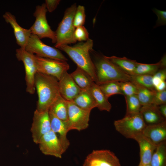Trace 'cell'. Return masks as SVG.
<instances>
[{"mask_svg": "<svg viewBox=\"0 0 166 166\" xmlns=\"http://www.w3.org/2000/svg\"><path fill=\"white\" fill-rule=\"evenodd\" d=\"M34 86L38 98L35 110L40 112L48 110L60 95L58 80L52 76L37 72L35 77Z\"/></svg>", "mask_w": 166, "mask_h": 166, "instance_id": "1", "label": "cell"}, {"mask_svg": "<svg viewBox=\"0 0 166 166\" xmlns=\"http://www.w3.org/2000/svg\"><path fill=\"white\" fill-rule=\"evenodd\" d=\"M93 40L89 38L85 42H80L73 46L64 45L58 49L65 52L77 67L86 72L96 83L95 68L89 55V52L93 50Z\"/></svg>", "mask_w": 166, "mask_h": 166, "instance_id": "2", "label": "cell"}, {"mask_svg": "<svg viewBox=\"0 0 166 166\" xmlns=\"http://www.w3.org/2000/svg\"><path fill=\"white\" fill-rule=\"evenodd\" d=\"M98 85L112 81H130V76L126 74L108 60L104 55H97L95 62Z\"/></svg>", "mask_w": 166, "mask_h": 166, "instance_id": "3", "label": "cell"}, {"mask_svg": "<svg viewBox=\"0 0 166 166\" xmlns=\"http://www.w3.org/2000/svg\"><path fill=\"white\" fill-rule=\"evenodd\" d=\"M77 7L76 4L74 3L66 9L62 19L55 31V48L58 49L63 45L76 42L74 36L75 28L73 25V20Z\"/></svg>", "mask_w": 166, "mask_h": 166, "instance_id": "4", "label": "cell"}, {"mask_svg": "<svg viewBox=\"0 0 166 166\" xmlns=\"http://www.w3.org/2000/svg\"><path fill=\"white\" fill-rule=\"evenodd\" d=\"M116 130L125 137L133 139L142 133L146 124L140 112L126 114L122 119L114 122Z\"/></svg>", "mask_w": 166, "mask_h": 166, "instance_id": "5", "label": "cell"}, {"mask_svg": "<svg viewBox=\"0 0 166 166\" xmlns=\"http://www.w3.org/2000/svg\"><path fill=\"white\" fill-rule=\"evenodd\" d=\"M47 11L45 3L41 6H37L33 14L35 20L30 29L32 34L37 36L40 39L49 38L53 43L55 44L56 41L55 32L52 30L48 24L46 18Z\"/></svg>", "mask_w": 166, "mask_h": 166, "instance_id": "6", "label": "cell"}, {"mask_svg": "<svg viewBox=\"0 0 166 166\" xmlns=\"http://www.w3.org/2000/svg\"><path fill=\"white\" fill-rule=\"evenodd\" d=\"M28 52L41 57L66 61L67 59L57 48L43 42L37 36L31 34L25 48Z\"/></svg>", "mask_w": 166, "mask_h": 166, "instance_id": "7", "label": "cell"}, {"mask_svg": "<svg viewBox=\"0 0 166 166\" xmlns=\"http://www.w3.org/2000/svg\"><path fill=\"white\" fill-rule=\"evenodd\" d=\"M16 56L18 61L22 62L25 72V81L26 92L33 94L35 92L34 80L37 72L35 55L31 53L25 49H17L16 51Z\"/></svg>", "mask_w": 166, "mask_h": 166, "instance_id": "8", "label": "cell"}, {"mask_svg": "<svg viewBox=\"0 0 166 166\" xmlns=\"http://www.w3.org/2000/svg\"><path fill=\"white\" fill-rule=\"evenodd\" d=\"M35 57L37 72L52 76L58 81L69 68L66 61L41 57L35 55Z\"/></svg>", "mask_w": 166, "mask_h": 166, "instance_id": "9", "label": "cell"}, {"mask_svg": "<svg viewBox=\"0 0 166 166\" xmlns=\"http://www.w3.org/2000/svg\"><path fill=\"white\" fill-rule=\"evenodd\" d=\"M68 120L66 123L68 131L73 129L80 131L87 128L91 111L80 108L72 101H68Z\"/></svg>", "mask_w": 166, "mask_h": 166, "instance_id": "10", "label": "cell"}, {"mask_svg": "<svg viewBox=\"0 0 166 166\" xmlns=\"http://www.w3.org/2000/svg\"><path fill=\"white\" fill-rule=\"evenodd\" d=\"M83 166H121L119 159L109 150H93L86 157Z\"/></svg>", "mask_w": 166, "mask_h": 166, "instance_id": "11", "label": "cell"}, {"mask_svg": "<svg viewBox=\"0 0 166 166\" xmlns=\"http://www.w3.org/2000/svg\"><path fill=\"white\" fill-rule=\"evenodd\" d=\"M33 122L31 128L34 142L38 144L41 138L51 130L49 110L34 113Z\"/></svg>", "mask_w": 166, "mask_h": 166, "instance_id": "12", "label": "cell"}, {"mask_svg": "<svg viewBox=\"0 0 166 166\" xmlns=\"http://www.w3.org/2000/svg\"><path fill=\"white\" fill-rule=\"evenodd\" d=\"M38 144L40 150L45 155L61 158L64 152L59 140L52 130L42 136Z\"/></svg>", "mask_w": 166, "mask_h": 166, "instance_id": "13", "label": "cell"}, {"mask_svg": "<svg viewBox=\"0 0 166 166\" xmlns=\"http://www.w3.org/2000/svg\"><path fill=\"white\" fill-rule=\"evenodd\" d=\"M58 86L60 95L68 101H72L81 90L67 71L58 81Z\"/></svg>", "mask_w": 166, "mask_h": 166, "instance_id": "14", "label": "cell"}, {"mask_svg": "<svg viewBox=\"0 0 166 166\" xmlns=\"http://www.w3.org/2000/svg\"><path fill=\"white\" fill-rule=\"evenodd\" d=\"M133 139L137 142L139 146L140 163L143 166L150 164L157 144L154 143L142 133L137 135Z\"/></svg>", "mask_w": 166, "mask_h": 166, "instance_id": "15", "label": "cell"}, {"mask_svg": "<svg viewBox=\"0 0 166 166\" xmlns=\"http://www.w3.org/2000/svg\"><path fill=\"white\" fill-rule=\"evenodd\" d=\"M3 17L6 22L10 24L13 28L16 43L20 48L25 49L28 40L31 35L30 29L20 26L17 22L15 17L9 12H6Z\"/></svg>", "mask_w": 166, "mask_h": 166, "instance_id": "16", "label": "cell"}, {"mask_svg": "<svg viewBox=\"0 0 166 166\" xmlns=\"http://www.w3.org/2000/svg\"><path fill=\"white\" fill-rule=\"evenodd\" d=\"M51 130L56 135L61 144L64 152L69 148L70 142L67 137L68 131L66 122L57 118L49 110Z\"/></svg>", "mask_w": 166, "mask_h": 166, "instance_id": "17", "label": "cell"}, {"mask_svg": "<svg viewBox=\"0 0 166 166\" xmlns=\"http://www.w3.org/2000/svg\"><path fill=\"white\" fill-rule=\"evenodd\" d=\"M143 134L156 144L166 140V121L158 124L146 125Z\"/></svg>", "mask_w": 166, "mask_h": 166, "instance_id": "18", "label": "cell"}, {"mask_svg": "<svg viewBox=\"0 0 166 166\" xmlns=\"http://www.w3.org/2000/svg\"><path fill=\"white\" fill-rule=\"evenodd\" d=\"M140 112L146 125L158 124L166 120L160 113L157 106L153 104L142 106Z\"/></svg>", "mask_w": 166, "mask_h": 166, "instance_id": "19", "label": "cell"}, {"mask_svg": "<svg viewBox=\"0 0 166 166\" xmlns=\"http://www.w3.org/2000/svg\"><path fill=\"white\" fill-rule=\"evenodd\" d=\"M106 57L118 68L126 74L131 76L134 74V72L138 63L135 60L126 57H119L113 56H105Z\"/></svg>", "mask_w": 166, "mask_h": 166, "instance_id": "20", "label": "cell"}, {"mask_svg": "<svg viewBox=\"0 0 166 166\" xmlns=\"http://www.w3.org/2000/svg\"><path fill=\"white\" fill-rule=\"evenodd\" d=\"M72 101L78 107L85 110L91 111L97 107V103L88 90H81Z\"/></svg>", "mask_w": 166, "mask_h": 166, "instance_id": "21", "label": "cell"}, {"mask_svg": "<svg viewBox=\"0 0 166 166\" xmlns=\"http://www.w3.org/2000/svg\"><path fill=\"white\" fill-rule=\"evenodd\" d=\"M166 67V57L165 55L159 62L156 63L147 64L138 62L134 72V74L153 76L159 69L165 68Z\"/></svg>", "mask_w": 166, "mask_h": 166, "instance_id": "22", "label": "cell"}, {"mask_svg": "<svg viewBox=\"0 0 166 166\" xmlns=\"http://www.w3.org/2000/svg\"><path fill=\"white\" fill-rule=\"evenodd\" d=\"M49 110L63 121L68 120V101L60 95L51 105Z\"/></svg>", "mask_w": 166, "mask_h": 166, "instance_id": "23", "label": "cell"}, {"mask_svg": "<svg viewBox=\"0 0 166 166\" xmlns=\"http://www.w3.org/2000/svg\"><path fill=\"white\" fill-rule=\"evenodd\" d=\"M89 90L93 96L97 104V107L101 111L109 112L112 108L111 104L100 88L98 85L93 83Z\"/></svg>", "mask_w": 166, "mask_h": 166, "instance_id": "24", "label": "cell"}, {"mask_svg": "<svg viewBox=\"0 0 166 166\" xmlns=\"http://www.w3.org/2000/svg\"><path fill=\"white\" fill-rule=\"evenodd\" d=\"M70 74L81 90L89 89L95 82L88 74L78 67Z\"/></svg>", "mask_w": 166, "mask_h": 166, "instance_id": "25", "label": "cell"}, {"mask_svg": "<svg viewBox=\"0 0 166 166\" xmlns=\"http://www.w3.org/2000/svg\"><path fill=\"white\" fill-rule=\"evenodd\" d=\"M150 164L151 166H166V140L157 144Z\"/></svg>", "mask_w": 166, "mask_h": 166, "instance_id": "26", "label": "cell"}, {"mask_svg": "<svg viewBox=\"0 0 166 166\" xmlns=\"http://www.w3.org/2000/svg\"><path fill=\"white\" fill-rule=\"evenodd\" d=\"M136 86L137 89L136 95L142 106L152 104L156 91L143 87Z\"/></svg>", "mask_w": 166, "mask_h": 166, "instance_id": "27", "label": "cell"}, {"mask_svg": "<svg viewBox=\"0 0 166 166\" xmlns=\"http://www.w3.org/2000/svg\"><path fill=\"white\" fill-rule=\"evenodd\" d=\"M98 85L105 97L108 99L111 96L115 94L123 95L121 88L120 82L112 81Z\"/></svg>", "mask_w": 166, "mask_h": 166, "instance_id": "28", "label": "cell"}, {"mask_svg": "<svg viewBox=\"0 0 166 166\" xmlns=\"http://www.w3.org/2000/svg\"><path fill=\"white\" fill-rule=\"evenodd\" d=\"M152 76L134 74L130 76V81L135 85L155 90L152 82Z\"/></svg>", "mask_w": 166, "mask_h": 166, "instance_id": "29", "label": "cell"}, {"mask_svg": "<svg viewBox=\"0 0 166 166\" xmlns=\"http://www.w3.org/2000/svg\"><path fill=\"white\" fill-rule=\"evenodd\" d=\"M124 97L127 107L126 114L139 112L142 105L136 95Z\"/></svg>", "mask_w": 166, "mask_h": 166, "instance_id": "30", "label": "cell"}, {"mask_svg": "<svg viewBox=\"0 0 166 166\" xmlns=\"http://www.w3.org/2000/svg\"><path fill=\"white\" fill-rule=\"evenodd\" d=\"M85 17L84 7L81 5L77 6L73 20L74 27L83 26L85 23Z\"/></svg>", "mask_w": 166, "mask_h": 166, "instance_id": "31", "label": "cell"}, {"mask_svg": "<svg viewBox=\"0 0 166 166\" xmlns=\"http://www.w3.org/2000/svg\"><path fill=\"white\" fill-rule=\"evenodd\" d=\"M121 89L124 96L137 95V89L136 86L130 81L120 82Z\"/></svg>", "mask_w": 166, "mask_h": 166, "instance_id": "32", "label": "cell"}, {"mask_svg": "<svg viewBox=\"0 0 166 166\" xmlns=\"http://www.w3.org/2000/svg\"><path fill=\"white\" fill-rule=\"evenodd\" d=\"M74 36L76 41H86L89 38L88 32L83 26L75 28Z\"/></svg>", "mask_w": 166, "mask_h": 166, "instance_id": "33", "label": "cell"}, {"mask_svg": "<svg viewBox=\"0 0 166 166\" xmlns=\"http://www.w3.org/2000/svg\"><path fill=\"white\" fill-rule=\"evenodd\" d=\"M152 11L157 17V19L154 28L166 24V11L157 9L156 8Z\"/></svg>", "mask_w": 166, "mask_h": 166, "instance_id": "34", "label": "cell"}, {"mask_svg": "<svg viewBox=\"0 0 166 166\" xmlns=\"http://www.w3.org/2000/svg\"><path fill=\"white\" fill-rule=\"evenodd\" d=\"M166 104V89L162 91H156L152 104L156 106Z\"/></svg>", "mask_w": 166, "mask_h": 166, "instance_id": "35", "label": "cell"}, {"mask_svg": "<svg viewBox=\"0 0 166 166\" xmlns=\"http://www.w3.org/2000/svg\"><path fill=\"white\" fill-rule=\"evenodd\" d=\"M60 0H46L45 3L47 11L52 12L56 8L60 2Z\"/></svg>", "mask_w": 166, "mask_h": 166, "instance_id": "36", "label": "cell"}, {"mask_svg": "<svg viewBox=\"0 0 166 166\" xmlns=\"http://www.w3.org/2000/svg\"><path fill=\"white\" fill-rule=\"evenodd\" d=\"M161 81H165L166 79V68L159 69L152 76Z\"/></svg>", "mask_w": 166, "mask_h": 166, "instance_id": "37", "label": "cell"}, {"mask_svg": "<svg viewBox=\"0 0 166 166\" xmlns=\"http://www.w3.org/2000/svg\"><path fill=\"white\" fill-rule=\"evenodd\" d=\"M157 107L161 114L165 119L166 118V104L158 105Z\"/></svg>", "mask_w": 166, "mask_h": 166, "instance_id": "38", "label": "cell"}, {"mask_svg": "<svg viewBox=\"0 0 166 166\" xmlns=\"http://www.w3.org/2000/svg\"><path fill=\"white\" fill-rule=\"evenodd\" d=\"M166 89V82L165 81H163L155 88L156 91H162Z\"/></svg>", "mask_w": 166, "mask_h": 166, "instance_id": "39", "label": "cell"}, {"mask_svg": "<svg viewBox=\"0 0 166 166\" xmlns=\"http://www.w3.org/2000/svg\"><path fill=\"white\" fill-rule=\"evenodd\" d=\"M138 166H143L141 164L139 163V164Z\"/></svg>", "mask_w": 166, "mask_h": 166, "instance_id": "40", "label": "cell"}, {"mask_svg": "<svg viewBox=\"0 0 166 166\" xmlns=\"http://www.w3.org/2000/svg\"><path fill=\"white\" fill-rule=\"evenodd\" d=\"M151 166L150 164H149V165H145V166Z\"/></svg>", "mask_w": 166, "mask_h": 166, "instance_id": "41", "label": "cell"}]
</instances>
